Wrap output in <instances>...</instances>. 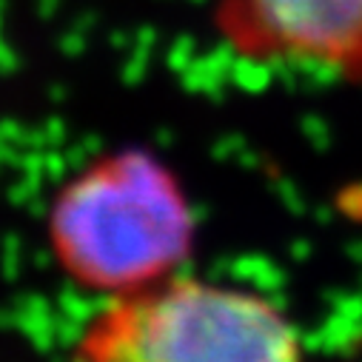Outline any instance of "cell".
Wrapping results in <instances>:
<instances>
[{
	"label": "cell",
	"mask_w": 362,
	"mask_h": 362,
	"mask_svg": "<svg viewBox=\"0 0 362 362\" xmlns=\"http://www.w3.org/2000/svg\"><path fill=\"white\" fill-rule=\"evenodd\" d=\"M194 231L174 171L137 148L88 163L49 211V245L63 274L106 300L180 274Z\"/></svg>",
	"instance_id": "obj_1"
},
{
	"label": "cell",
	"mask_w": 362,
	"mask_h": 362,
	"mask_svg": "<svg viewBox=\"0 0 362 362\" xmlns=\"http://www.w3.org/2000/svg\"><path fill=\"white\" fill-rule=\"evenodd\" d=\"M69 362H308L297 325L271 300L174 274L109 297Z\"/></svg>",
	"instance_id": "obj_2"
},
{
	"label": "cell",
	"mask_w": 362,
	"mask_h": 362,
	"mask_svg": "<svg viewBox=\"0 0 362 362\" xmlns=\"http://www.w3.org/2000/svg\"><path fill=\"white\" fill-rule=\"evenodd\" d=\"M214 26L248 63L362 83V0H217Z\"/></svg>",
	"instance_id": "obj_3"
}]
</instances>
